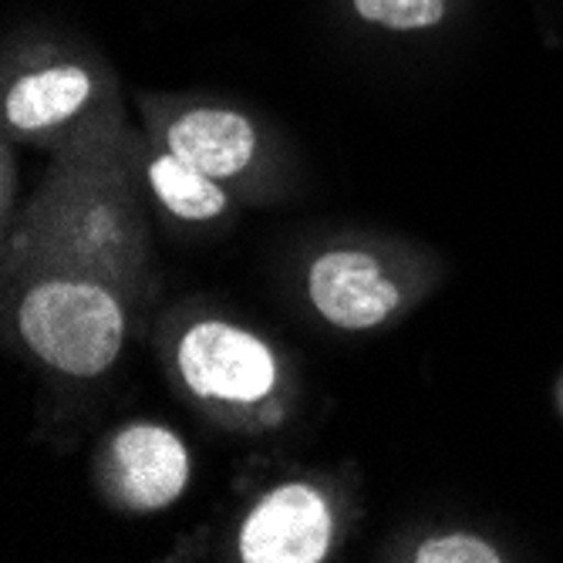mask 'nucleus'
<instances>
[{
	"label": "nucleus",
	"mask_w": 563,
	"mask_h": 563,
	"mask_svg": "<svg viewBox=\"0 0 563 563\" xmlns=\"http://www.w3.org/2000/svg\"><path fill=\"white\" fill-rule=\"evenodd\" d=\"M24 341L41 362L65 375H101L122 347L125 318L119 300L85 280H47L21 300Z\"/></svg>",
	"instance_id": "1"
},
{
	"label": "nucleus",
	"mask_w": 563,
	"mask_h": 563,
	"mask_svg": "<svg viewBox=\"0 0 563 563\" xmlns=\"http://www.w3.org/2000/svg\"><path fill=\"white\" fill-rule=\"evenodd\" d=\"M179 368L196 395L223 401H257L277 378L271 347L223 321H199L183 334Z\"/></svg>",
	"instance_id": "2"
},
{
	"label": "nucleus",
	"mask_w": 563,
	"mask_h": 563,
	"mask_svg": "<svg viewBox=\"0 0 563 563\" xmlns=\"http://www.w3.org/2000/svg\"><path fill=\"white\" fill-rule=\"evenodd\" d=\"M328 547V503L303 483H287L267 493L240 530V560L246 563H318Z\"/></svg>",
	"instance_id": "3"
},
{
	"label": "nucleus",
	"mask_w": 563,
	"mask_h": 563,
	"mask_svg": "<svg viewBox=\"0 0 563 563\" xmlns=\"http://www.w3.org/2000/svg\"><path fill=\"white\" fill-rule=\"evenodd\" d=\"M311 300L334 328L368 331L398 307V287L362 250H331L311 264Z\"/></svg>",
	"instance_id": "4"
},
{
	"label": "nucleus",
	"mask_w": 563,
	"mask_h": 563,
	"mask_svg": "<svg viewBox=\"0 0 563 563\" xmlns=\"http://www.w3.org/2000/svg\"><path fill=\"white\" fill-rule=\"evenodd\" d=\"M112 483L129 506L163 509L189 483V455L163 426H129L112 442Z\"/></svg>",
	"instance_id": "5"
},
{
	"label": "nucleus",
	"mask_w": 563,
	"mask_h": 563,
	"mask_svg": "<svg viewBox=\"0 0 563 563\" xmlns=\"http://www.w3.org/2000/svg\"><path fill=\"white\" fill-rule=\"evenodd\" d=\"M257 135L236 112L196 109L169 129V152L213 179L236 176L250 166Z\"/></svg>",
	"instance_id": "6"
},
{
	"label": "nucleus",
	"mask_w": 563,
	"mask_h": 563,
	"mask_svg": "<svg viewBox=\"0 0 563 563\" xmlns=\"http://www.w3.org/2000/svg\"><path fill=\"white\" fill-rule=\"evenodd\" d=\"M91 91V81L81 68H47L37 75L21 78L4 101L8 122L14 129L34 132V129H47L58 125L65 119H71Z\"/></svg>",
	"instance_id": "7"
},
{
	"label": "nucleus",
	"mask_w": 563,
	"mask_h": 563,
	"mask_svg": "<svg viewBox=\"0 0 563 563\" xmlns=\"http://www.w3.org/2000/svg\"><path fill=\"white\" fill-rule=\"evenodd\" d=\"M148 183L152 192L183 220H213L227 210V192L213 183V176L192 169L173 152L148 166Z\"/></svg>",
	"instance_id": "8"
},
{
	"label": "nucleus",
	"mask_w": 563,
	"mask_h": 563,
	"mask_svg": "<svg viewBox=\"0 0 563 563\" xmlns=\"http://www.w3.org/2000/svg\"><path fill=\"white\" fill-rule=\"evenodd\" d=\"M354 8L372 24H385L391 31H416L442 21L445 0H354Z\"/></svg>",
	"instance_id": "9"
},
{
	"label": "nucleus",
	"mask_w": 563,
	"mask_h": 563,
	"mask_svg": "<svg viewBox=\"0 0 563 563\" xmlns=\"http://www.w3.org/2000/svg\"><path fill=\"white\" fill-rule=\"evenodd\" d=\"M419 563H499L503 556L496 553V547H489L479 537L470 533H445L435 540H426L416 550Z\"/></svg>",
	"instance_id": "10"
}]
</instances>
